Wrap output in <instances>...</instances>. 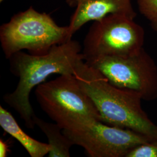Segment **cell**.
<instances>
[{
  "label": "cell",
  "instance_id": "cell-1",
  "mask_svg": "<svg viewBox=\"0 0 157 157\" xmlns=\"http://www.w3.org/2000/svg\"><path fill=\"white\" fill-rule=\"evenodd\" d=\"M10 71L19 78L17 88L4 96L6 103L16 111L28 129L35 126L36 115L30 102V94L35 87L44 82L53 74L73 75L84 61L78 42L72 39L53 46L43 55L19 51L11 56Z\"/></svg>",
  "mask_w": 157,
  "mask_h": 157
},
{
  "label": "cell",
  "instance_id": "cell-2",
  "mask_svg": "<svg viewBox=\"0 0 157 157\" xmlns=\"http://www.w3.org/2000/svg\"><path fill=\"white\" fill-rule=\"evenodd\" d=\"M75 76L93 102L103 122L157 139V125L143 109V99L138 93L113 86L84 61L79 64Z\"/></svg>",
  "mask_w": 157,
  "mask_h": 157
},
{
  "label": "cell",
  "instance_id": "cell-3",
  "mask_svg": "<svg viewBox=\"0 0 157 157\" xmlns=\"http://www.w3.org/2000/svg\"><path fill=\"white\" fill-rule=\"evenodd\" d=\"M72 36L69 26H58L50 15L39 12L32 6L15 15L0 28L1 47L8 59L23 50L33 55L44 54L53 46L71 40Z\"/></svg>",
  "mask_w": 157,
  "mask_h": 157
},
{
  "label": "cell",
  "instance_id": "cell-4",
  "mask_svg": "<svg viewBox=\"0 0 157 157\" xmlns=\"http://www.w3.org/2000/svg\"><path fill=\"white\" fill-rule=\"evenodd\" d=\"M35 94L41 109L63 130H72L94 120L102 121L93 102L73 75H61L40 84Z\"/></svg>",
  "mask_w": 157,
  "mask_h": 157
},
{
  "label": "cell",
  "instance_id": "cell-5",
  "mask_svg": "<svg viewBox=\"0 0 157 157\" xmlns=\"http://www.w3.org/2000/svg\"><path fill=\"white\" fill-rule=\"evenodd\" d=\"M144 31L134 18L111 14L94 21L87 34L82 54L84 61L100 56H129L143 48Z\"/></svg>",
  "mask_w": 157,
  "mask_h": 157
},
{
  "label": "cell",
  "instance_id": "cell-6",
  "mask_svg": "<svg viewBox=\"0 0 157 157\" xmlns=\"http://www.w3.org/2000/svg\"><path fill=\"white\" fill-rule=\"evenodd\" d=\"M114 86L135 91L143 100L157 99V66L143 48L129 56H100L84 61Z\"/></svg>",
  "mask_w": 157,
  "mask_h": 157
},
{
  "label": "cell",
  "instance_id": "cell-7",
  "mask_svg": "<svg viewBox=\"0 0 157 157\" xmlns=\"http://www.w3.org/2000/svg\"><path fill=\"white\" fill-rule=\"evenodd\" d=\"M63 133L74 145L82 147L91 157H126L136 147L153 140L132 130L98 120Z\"/></svg>",
  "mask_w": 157,
  "mask_h": 157
},
{
  "label": "cell",
  "instance_id": "cell-8",
  "mask_svg": "<svg viewBox=\"0 0 157 157\" xmlns=\"http://www.w3.org/2000/svg\"><path fill=\"white\" fill-rule=\"evenodd\" d=\"M111 14L136 16L132 0H79L69 27L73 35L85 23L97 21Z\"/></svg>",
  "mask_w": 157,
  "mask_h": 157
},
{
  "label": "cell",
  "instance_id": "cell-9",
  "mask_svg": "<svg viewBox=\"0 0 157 157\" xmlns=\"http://www.w3.org/2000/svg\"><path fill=\"white\" fill-rule=\"evenodd\" d=\"M0 125L6 133L18 141L32 157H43L51 150L49 144L36 140L20 127L10 112L0 106Z\"/></svg>",
  "mask_w": 157,
  "mask_h": 157
},
{
  "label": "cell",
  "instance_id": "cell-10",
  "mask_svg": "<svg viewBox=\"0 0 157 157\" xmlns=\"http://www.w3.org/2000/svg\"><path fill=\"white\" fill-rule=\"evenodd\" d=\"M34 122L45 134L48 139L51 150L50 157H69L70 149L74 146L72 141L63 133V129L56 123L52 124L44 121L36 115Z\"/></svg>",
  "mask_w": 157,
  "mask_h": 157
},
{
  "label": "cell",
  "instance_id": "cell-11",
  "mask_svg": "<svg viewBox=\"0 0 157 157\" xmlns=\"http://www.w3.org/2000/svg\"><path fill=\"white\" fill-rule=\"evenodd\" d=\"M141 13L157 31V0H137Z\"/></svg>",
  "mask_w": 157,
  "mask_h": 157
},
{
  "label": "cell",
  "instance_id": "cell-12",
  "mask_svg": "<svg viewBox=\"0 0 157 157\" xmlns=\"http://www.w3.org/2000/svg\"><path fill=\"white\" fill-rule=\"evenodd\" d=\"M126 157H157V139L136 147L129 152Z\"/></svg>",
  "mask_w": 157,
  "mask_h": 157
},
{
  "label": "cell",
  "instance_id": "cell-13",
  "mask_svg": "<svg viewBox=\"0 0 157 157\" xmlns=\"http://www.w3.org/2000/svg\"><path fill=\"white\" fill-rule=\"evenodd\" d=\"M10 151L9 144L6 141L0 140V157H6Z\"/></svg>",
  "mask_w": 157,
  "mask_h": 157
},
{
  "label": "cell",
  "instance_id": "cell-14",
  "mask_svg": "<svg viewBox=\"0 0 157 157\" xmlns=\"http://www.w3.org/2000/svg\"><path fill=\"white\" fill-rule=\"evenodd\" d=\"M79 0H67V2L68 4L72 6H77Z\"/></svg>",
  "mask_w": 157,
  "mask_h": 157
},
{
  "label": "cell",
  "instance_id": "cell-15",
  "mask_svg": "<svg viewBox=\"0 0 157 157\" xmlns=\"http://www.w3.org/2000/svg\"><path fill=\"white\" fill-rule=\"evenodd\" d=\"M4 1V0H0V2H3Z\"/></svg>",
  "mask_w": 157,
  "mask_h": 157
}]
</instances>
